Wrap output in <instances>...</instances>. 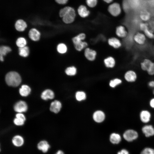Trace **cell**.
I'll return each instance as SVG.
<instances>
[{
  "label": "cell",
  "instance_id": "cell-40",
  "mask_svg": "<svg viewBox=\"0 0 154 154\" xmlns=\"http://www.w3.org/2000/svg\"><path fill=\"white\" fill-rule=\"evenodd\" d=\"M24 122L25 121L16 117L14 120V124L18 126H21L23 125Z\"/></svg>",
  "mask_w": 154,
  "mask_h": 154
},
{
  "label": "cell",
  "instance_id": "cell-27",
  "mask_svg": "<svg viewBox=\"0 0 154 154\" xmlns=\"http://www.w3.org/2000/svg\"><path fill=\"white\" fill-rule=\"evenodd\" d=\"M75 50L78 52H81L84 50L88 46V42L85 40L74 45Z\"/></svg>",
  "mask_w": 154,
  "mask_h": 154
},
{
  "label": "cell",
  "instance_id": "cell-48",
  "mask_svg": "<svg viewBox=\"0 0 154 154\" xmlns=\"http://www.w3.org/2000/svg\"><path fill=\"white\" fill-rule=\"evenodd\" d=\"M0 60L1 61H3L4 60V59L3 56H0Z\"/></svg>",
  "mask_w": 154,
  "mask_h": 154
},
{
  "label": "cell",
  "instance_id": "cell-21",
  "mask_svg": "<svg viewBox=\"0 0 154 154\" xmlns=\"http://www.w3.org/2000/svg\"><path fill=\"white\" fill-rule=\"evenodd\" d=\"M61 107V104L59 101L55 100L51 103L50 110L52 112L57 113L60 111Z\"/></svg>",
  "mask_w": 154,
  "mask_h": 154
},
{
  "label": "cell",
  "instance_id": "cell-42",
  "mask_svg": "<svg viewBox=\"0 0 154 154\" xmlns=\"http://www.w3.org/2000/svg\"><path fill=\"white\" fill-rule=\"evenodd\" d=\"M16 117L25 121V117L24 115L21 113H18L16 115Z\"/></svg>",
  "mask_w": 154,
  "mask_h": 154
},
{
  "label": "cell",
  "instance_id": "cell-1",
  "mask_svg": "<svg viewBox=\"0 0 154 154\" xmlns=\"http://www.w3.org/2000/svg\"><path fill=\"white\" fill-rule=\"evenodd\" d=\"M5 80L7 84L9 86L16 87L21 83V79L17 72L12 71L8 72L6 75Z\"/></svg>",
  "mask_w": 154,
  "mask_h": 154
},
{
  "label": "cell",
  "instance_id": "cell-46",
  "mask_svg": "<svg viewBox=\"0 0 154 154\" xmlns=\"http://www.w3.org/2000/svg\"><path fill=\"white\" fill-rule=\"evenodd\" d=\"M105 2L107 3H110L112 2L113 0H103Z\"/></svg>",
  "mask_w": 154,
  "mask_h": 154
},
{
  "label": "cell",
  "instance_id": "cell-10",
  "mask_svg": "<svg viewBox=\"0 0 154 154\" xmlns=\"http://www.w3.org/2000/svg\"><path fill=\"white\" fill-rule=\"evenodd\" d=\"M138 136L137 132L131 129L126 131L123 134L124 139L129 142L132 141L136 139Z\"/></svg>",
  "mask_w": 154,
  "mask_h": 154
},
{
  "label": "cell",
  "instance_id": "cell-8",
  "mask_svg": "<svg viewBox=\"0 0 154 154\" xmlns=\"http://www.w3.org/2000/svg\"><path fill=\"white\" fill-rule=\"evenodd\" d=\"M107 43L110 46L116 49L120 48L122 45L121 41L117 37H112L109 38Z\"/></svg>",
  "mask_w": 154,
  "mask_h": 154
},
{
  "label": "cell",
  "instance_id": "cell-3",
  "mask_svg": "<svg viewBox=\"0 0 154 154\" xmlns=\"http://www.w3.org/2000/svg\"><path fill=\"white\" fill-rule=\"evenodd\" d=\"M147 37L142 32H136L133 36V40L135 43L138 45L142 46L145 44L147 40Z\"/></svg>",
  "mask_w": 154,
  "mask_h": 154
},
{
  "label": "cell",
  "instance_id": "cell-20",
  "mask_svg": "<svg viewBox=\"0 0 154 154\" xmlns=\"http://www.w3.org/2000/svg\"><path fill=\"white\" fill-rule=\"evenodd\" d=\"M12 142L15 146L17 147H20L23 144L24 139L22 136L17 135L13 137L12 140Z\"/></svg>",
  "mask_w": 154,
  "mask_h": 154
},
{
  "label": "cell",
  "instance_id": "cell-7",
  "mask_svg": "<svg viewBox=\"0 0 154 154\" xmlns=\"http://www.w3.org/2000/svg\"><path fill=\"white\" fill-rule=\"evenodd\" d=\"M76 15L75 11L72 7L70 11L62 18V21L66 24H71L74 21Z\"/></svg>",
  "mask_w": 154,
  "mask_h": 154
},
{
  "label": "cell",
  "instance_id": "cell-45",
  "mask_svg": "<svg viewBox=\"0 0 154 154\" xmlns=\"http://www.w3.org/2000/svg\"><path fill=\"white\" fill-rule=\"evenodd\" d=\"M117 154H129L128 151L125 149H123L118 152Z\"/></svg>",
  "mask_w": 154,
  "mask_h": 154
},
{
  "label": "cell",
  "instance_id": "cell-25",
  "mask_svg": "<svg viewBox=\"0 0 154 154\" xmlns=\"http://www.w3.org/2000/svg\"><path fill=\"white\" fill-rule=\"evenodd\" d=\"M42 98L44 100L48 99H52L54 97V94L51 90L47 89L44 90L41 95Z\"/></svg>",
  "mask_w": 154,
  "mask_h": 154
},
{
  "label": "cell",
  "instance_id": "cell-28",
  "mask_svg": "<svg viewBox=\"0 0 154 154\" xmlns=\"http://www.w3.org/2000/svg\"><path fill=\"white\" fill-rule=\"evenodd\" d=\"M120 135L117 133H113L110 136V140L111 142L113 144H118L121 141Z\"/></svg>",
  "mask_w": 154,
  "mask_h": 154
},
{
  "label": "cell",
  "instance_id": "cell-2",
  "mask_svg": "<svg viewBox=\"0 0 154 154\" xmlns=\"http://www.w3.org/2000/svg\"><path fill=\"white\" fill-rule=\"evenodd\" d=\"M139 27L140 31L144 34L147 38L154 39V33L150 30L147 23L143 22L140 23Z\"/></svg>",
  "mask_w": 154,
  "mask_h": 154
},
{
  "label": "cell",
  "instance_id": "cell-5",
  "mask_svg": "<svg viewBox=\"0 0 154 154\" xmlns=\"http://www.w3.org/2000/svg\"><path fill=\"white\" fill-rule=\"evenodd\" d=\"M115 33L117 37L119 38L124 39L127 37L128 32L125 26L121 25L116 27Z\"/></svg>",
  "mask_w": 154,
  "mask_h": 154
},
{
  "label": "cell",
  "instance_id": "cell-6",
  "mask_svg": "<svg viewBox=\"0 0 154 154\" xmlns=\"http://www.w3.org/2000/svg\"><path fill=\"white\" fill-rule=\"evenodd\" d=\"M108 11L110 14L114 17L119 15L121 12V9L119 4L116 3L110 4L108 7Z\"/></svg>",
  "mask_w": 154,
  "mask_h": 154
},
{
  "label": "cell",
  "instance_id": "cell-4",
  "mask_svg": "<svg viewBox=\"0 0 154 154\" xmlns=\"http://www.w3.org/2000/svg\"><path fill=\"white\" fill-rule=\"evenodd\" d=\"M84 54L87 60L91 62L96 60L97 53L95 50L88 47L84 50Z\"/></svg>",
  "mask_w": 154,
  "mask_h": 154
},
{
  "label": "cell",
  "instance_id": "cell-49",
  "mask_svg": "<svg viewBox=\"0 0 154 154\" xmlns=\"http://www.w3.org/2000/svg\"><path fill=\"white\" fill-rule=\"evenodd\" d=\"M153 49L154 50V44H153Z\"/></svg>",
  "mask_w": 154,
  "mask_h": 154
},
{
  "label": "cell",
  "instance_id": "cell-18",
  "mask_svg": "<svg viewBox=\"0 0 154 154\" xmlns=\"http://www.w3.org/2000/svg\"><path fill=\"white\" fill-rule=\"evenodd\" d=\"M142 130L147 137L154 135V128L151 125H146L142 127Z\"/></svg>",
  "mask_w": 154,
  "mask_h": 154
},
{
  "label": "cell",
  "instance_id": "cell-23",
  "mask_svg": "<svg viewBox=\"0 0 154 154\" xmlns=\"http://www.w3.org/2000/svg\"><path fill=\"white\" fill-rule=\"evenodd\" d=\"M151 17L150 13L147 10H142L139 14V18L143 22L146 23L149 21Z\"/></svg>",
  "mask_w": 154,
  "mask_h": 154
},
{
  "label": "cell",
  "instance_id": "cell-12",
  "mask_svg": "<svg viewBox=\"0 0 154 154\" xmlns=\"http://www.w3.org/2000/svg\"><path fill=\"white\" fill-rule=\"evenodd\" d=\"M103 63L106 67L112 68L115 67L116 64V62L114 57L112 56H109L104 59Z\"/></svg>",
  "mask_w": 154,
  "mask_h": 154
},
{
  "label": "cell",
  "instance_id": "cell-13",
  "mask_svg": "<svg viewBox=\"0 0 154 154\" xmlns=\"http://www.w3.org/2000/svg\"><path fill=\"white\" fill-rule=\"evenodd\" d=\"M14 108L15 111L19 113H21L27 111V106L25 102L20 101L15 104Z\"/></svg>",
  "mask_w": 154,
  "mask_h": 154
},
{
  "label": "cell",
  "instance_id": "cell-37",
  "mask_svg": "<svg viewBox=\"0 0 154 154\" xmlns=\"http://www.w3.org/2000/svg\"><path fill=\"white\" fill-rule=\"evenodd\" d=\"M86 3L88 7L93 8L98 3V0H86Z\"/></svg>",
  "mask_w": 154,
  "mask_h": 154
},
{
  "label": "cell",
  "instance_id": "cell-44",
  "mask_svg": "<svg viewBox=\"0 0 154 154\" xmlns=\"http://www.w3.org/2000/svg\"><path fill=\"white\" fill-rule=\"evenodd\" d=\"M149 105L151 108L154 109V98H153L150 100Z\"/></svg>",
  "mask_w": 154,
  "mask_h": 154
},
{
  "label": "cell",
  "instance_id": "cell-41",
  "mask_svg": "<svg viewBox=\"0 0 154 154\" xmlns=\"http://www.w3.org/2000/svg\"><path fill=\"white\" fill-rule=\"evenodd\" d=\"M68 0H54L55 2L60 5H64L66 4Z\"/></svg>",
  "mask_w": 154,
  "mask_h": 154
},
{
  "label": "cell",
  "instance_id": "cell-30",
  "mask_svg": "<svg viewBox=\"0 0 154 154\" xmlns=\"http://www.w3.org/2000/svg\"><path fill=\"white\" fill-rule=\"evenodd\" d=\"M77 72L76 67L74 66H71L67 67L65 70L66 74L68 76L75 75Z\"/></svg>",
  "mask_w": 154,
  "mask_h": 154
},
{
  "label": "cell",
  "instance_id": "cell-16",
  "mask_svg": "<svg viewBox=\"0 0 154 154\" xmlns=\"http://www.w3.org/2000/svg\"><path fill=\"white\" fill-rule=\"evenodd\" d=\"M50 147V145L45 140L40 141L37 145L38 149L44 153L47 152Z\"/></svg>",
  "mask_w": 154,
  "mask_h": 154
},
{
  "label": "cell",
  "instance_id": "cell-33",
  "mask_svg": "<svg viewBox=\"0 0 154 154\" xmlns=\"http://www.w3.org/2000/svg\"><path fill=\"white\" fill-rule=\"evenodd\" d=\"M11 50V49L9 46H2L0 48V56H3Z\"/></svg>",
  "mask_w": 154,
  "mask_h": 154
},
{
  "label": "cell",
  "instance_id": "cell-26",
  "mask_svg": "<svg viewBox=\"0 0 154 154\" xmlns=\"http://www.w3.org/2000/svg\"><path fill=\"white\" fill-rule=\"evenodd\" d=\"M31 91V89L28 86L23 85L22 86L19 90L20 95L23 96H28Z\"/></svg>",
  "mask_w": 154,
  "mask_h": 154
},
{
  "label": "cell",
  "instance_id": "cell-35",
  "mask_svg": "<svg viewBox=\"0 0 154 154\" xmlns=\"http://www.w3.org/2000/svg\"><path fill=\"white\" fill-rule=\"evenodd\" d=\"M122 82V81L121 79L116 78L110 81L109 85L111 87L115 88L117 86L121 84Z\"/></svg>",
  "mask_w": 154,
  "mask_h": 154
},
{
  "label": "cell",
  "instance_id": "cell-38",
  "mask_svg": "<svg viewBox=\"0 0 154 154\" xmlns=\"http://www.w3.org/2000/svg\"><path fill=\"white\" fill-rule=\"evenodd\" d=\"M146 72L150 75H154V62H152Z\"/></svg>",
  "mask_w": 154,
  "mask_h": 154
},
{
  "label": "cell",
  "instance_id": "cell-11",
  "mask_svg": "<svg viewBox=\"0 0 154 154\" xmlns=\"http://www.w3.org/2000/svg\"><path fill=\"white\" fill-rule=\"evenodd\" d=\"M139 118L142 122L147 123L150 120L151 115V112L147 110H142L139 114Z\"/></svg>",
  "mask_w": 154,
  "mask_h": 154
},
{
  "label": "cell",
  "instance_id": "cell-29",
  "mask_svg": "<svg viewBox=\"0 0 154 154\" xmlns=\"http://www.w3.org/2000/svg\"><path fill=\"white\" fill-rule=\"evenodd\" d=\"M68 47L65 44L63 43H60L57 47V50L58 53L61 54L66 53L68 51Z\"/></svg>",
  "mask_w": 154,
  "mask_h": 154
},
{
  "label": "cell",
  "instance_id": "cell-19",
  "mask_svg": "<svg viewBox=\"0 0 154 154\" xmlns=\"http://www.w3.org/2000/svg\"><path fill=\"white\" fill-rule=\"evenodd\" d=\"M105 118L104 114L101 111H97L95 112L93 115L94 120L98 123H100L103 121Z\"/></svg>",
  "mask_w": 154,
  "mask_h": 154
},
{
  "label": "cell",
  "instance_id": "cell-32",
  "mask_svg": "<svg viewBox=\"0 0 154 154\" xmlns=\"http://www.w3.org/2000/svg\"><path fill=\"white\" fill-rule=\"evenodd\" d=\"M19 54L22 56L26 57L29 54V49L28 47L25 46L19 48Z\"/></svg>",
  "mask_w": 154,
  "mask_h": 154
},
{
  "label": "cell",
  "instance_id": "cell-43",
  "mask_svg": "<svg viewBox=\"0 0 154 154\" xmlns=\"http://www.w3.org/2000/svg\"><path fill=\"white\" fill-rule=\"evenodd\" d=\"M148 85L149 87L153 88V93L154 95V80L151 81L149 82L148 83Z\"/></svg>",
  "mask_w": 154,
  "mask_h": 154
},
{
  "label": "cell",
  "instance_id": "cell-36",
  "mask_svg": "<svg viewBox=\"0 0 154 154\" xmlns=\"http://www.w3.org/2000/svg\"><path fill=\"white\" fill-rule=\"evenodd\" d=\"M76 97L77 100L81 101L86 99V94L83 92L78 91L76 93Z\"/></svg>",
  "mask_w": 154,
  "mask_h": 154
},
{
  "label": "cell",
  "instance_id": "cell-9",
  "mask_svg": "<svg viewBox=\"0 0 154 154\" xmlns=\"http://www.w3.org/2000/svg\"><path fill=\"white\" fill-rule=\"evenodd\" d=\"M137 74L134 70H129L125 72L124 74V77L125 80L129 82H133L137 79Z\"/></svg>",
  "mask_w": 154,
  "mask_h": 154
},
{
  "label": "cell",
  "instance_id": "cell-22",
  "mask_svg": "<svg viewBox=\"0 0 154 154\" xmlns=\"http://www.w3.org/2000/svg\"><path fill=\"white\" fill-rule=\"evenodd\" d=\"M29 35L30 38L34 41L38 40L39 39L40 36L39 32L35 28L32 29L30 30Z\"/></svg>",
  "mask_w": 154,
  "mask_h": 154
},
{
  "label": "cell",
  "instance_id": "cell-34",
  "mask_svg": "<svg viewBox=\"0 0 154 154\" xmlns=\"http://www.w3.org/2000/svg\"><path fill=\"white\" fill-rule=\"evenodd\" d=\"M16 44L17 46L19 48L23 47L26 46L27 41L24 38L19 37L17 40Z\"/></svg>",
  "mask_w": 154,
  "mask_h": 154
},
{
  "label": "cell",
  "instance_id": "cell-31",
  "mask_svg": "<svg viewBox=\"0 0 154 154\" xmlns=\"http://www.w3.org/2000/svg\"><path fill=\"white\" fill-rule=\"evenodd\" d=\"M72 8L70 6H66L60 9L58 12L59 17L62 18L70 11Z\"/></svg>",
  "mask_w": 154,
  "mask_h": 154
},
{
  "label": "cell",
  "instance_id": "cell-24",
  "mask_svg": "<svg viewBox=\"0 0 154 154\" xmlns=\"http://www.w3.org/2000/svg\"><path fill=\"white\" fill-rule=\"evenodd\" d=\"M152 62L149 58H146L144 59L140 63L141 69L143 71L147 72Z\"/></svg>",
  "mask_w": 154,
  "mask_h": 154
},
{
  "label": "cell",
  "instance_id": "cell-47",
  "mask_svg": "<svg viewBox=\"0 0 154 154\" xmlns=\"http://www.w3.org/2000/svg\"><path fill=\"white\" fill-rule=\"evenodd\" d=\"M55 154H64V152L61 150H58Z\"/></svg>",
  "mask_w": 154,
  "mask_h": 154
},
{
  "label": "cell",
  "instance_id": "cell-15",
  "mask_svg": "<svg viewBox=\"0 0 154 154\" xmlns=\"http://www.w3.org/2000/svg\"><path fill=\"white\" fill-rule=\"evenodd\" d=\"M86 37V34L84 33H80L73 37L72 38V42L74 45L84 41Z\"/></svg>",
  "mask_w": 154,
  "mask_h": 154
},
{
  "label": "cell",
  "instance_id": "cell-14",
  "mask_svg": "<svg viewBox=\"0 0 154 154\" xmlns=\"http://www.w3.org/2000/svg\"><path fill=\"white\" fill-rule=\"evenodd\" d=\"M77 11L79 16L82 18L88 17L90 13V11L86 7L83 5H80Z\"/></svg>",
  "mask_w": 154,
  "mask_h": 154
},
{
  "label": "cell",
  "instance_id": "cell-39",
  "mask_svg": "<svg viewBox=\"0 0 154 154\" xmlns=\"http://www.w3.org/2000/svg\"><path fill=\"white\" fill-rule=\"evenodd\" d=\"M140 154H154V149L149 148L145 149Z\"/></svg>",
  "mask_w": 154,
  "mask_h": 154
},
{
  "label": "cell",
  "instance_id": "cell-17",
  "mask_svg": "<svg viewBox=\"0 0 154 154\" xmlns=\"http://www.w3.org/2000/svg\"><path fill=\"white\" fill-rule=\"evenodd\" d=\"M27 26L25 21L21 19H18L15 24L16 29L19 31H23L25 30Z\"/></svg>",
  "mask_w": 154,
  "mask_h": 154
}]
</instances>
